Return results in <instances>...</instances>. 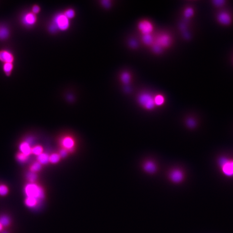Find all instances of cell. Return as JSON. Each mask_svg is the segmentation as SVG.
<instances>
[{
  "instance_id": "cell-16",
  "label": "cell",
  "mask_w": 233,
  "mask_h": 233,
  "mask_svg": "<svg viewBox=\"0 0 233 233\" xmlns=\"http://www.w3.org/2000/svg\"><path fill=\"white\" fill-rule=\"evenodd\" d=\"M13 64L12 63H4L3 65V70L4 73L7 76L10 75L13 69Z\"/></svg>"
},
{
  "instance_id": "cell-20",
  "label": "cell",
  "mask_w": 233,
  "mask_h": 233,
  "mask_svg": "<svg viewBox=\"0 0 233 233\" xmlns=\"http://www.w3.org/2000/svg\"><path fill=\"white\" fill-rule=\"evenodd\" d=\"M43 148L42 146L40 145L34 146L32 148V154L37 155V156L43 153Z\"/></svg>"
},
{
  "instance_id": "cell-2",
  "label": "cell",
  "mask_w": 233,
  "mask_h": 233,
  "mask_svg": "<svg viewBox=\"0 0 233 233\" xmlns=\"http://www.w3.org/2000/svg\"><path fill=\"white\" fill-rule=\"evenodd\" d=\"M53 24L55 26L57 29H59L61 31H65L69 28V19L66 17L63 13L59 14L55 17Z\"/></svg>"
},
{
  "instance_id": "cell-8",
  "label": "cell",
  "mask_w": 233,
  "mask_h": 233,
  "mask_svg": "<svg viewBox=\"0 0 233 233\" xmlns=\"http://www.w3.org/2000/svg\"><path fill=\"white\" fill-rule=\"evenodd\" d=\"M37 19L36 14L30 12L26 13L22 17V21L25 25L27 26H32L34 25L37 21Z\"/></svg>"
},
{
  "instance_id": "cell-30",
  "label": "cell",
  "mask_w": 233,
  "mask_h": 233,
  "mask_svg": "<svg viewBox=\"0 0 233 233\" xmlns=\"http://www.w3.org/2000/svg\"><path fill=\"white\" fill-rule=\"evenodd\" d=\"M193 14V10L191 8H188L185 10L184 16L187 18H189Z\"/></svg>"
},
{
  "instance_id": "cell-24",
  "label": "cell",
  "mask_w": 233,
  "mask_h": 233,
  "mask_svg": "<svg viewBox=\"0 0 233 233\" xmlns=\"http://www.w3.org/2000/svg\"><path fill=\"white\" fill-rule=\"evenodd\" d=\"M121 80L124 84H129L131 80V76L129 73L124 72L121 74Z\"/></svg>"
},
{
  "instance_id": "cell-18",
  "label": "cell",
  "mask_w": 233,
  "mask_h": 233,
  "mask_svg": "<svg viewBox=\"0 0 233 233\" xmlns=\"http://www.w3.org/2000/svg\"><path fill=\"white\" fill-rule=\"evenodd\" d=\"M42 165L38 161L33 162L30 167V171L34 173H37L41 170Z\"/></svg>"
},
{
  "instance_id": "cell-21",
  "label": "cell",
  "mask_w": 233,
  "mask_h": 233,
  "mask_svg": "<svg viewBox=\"0 0 233 233\" xmlns=\"http://www.w3.org/2000/svg\"><path fill=\"white\" fill-rule=\"evenodd\" d=\"M29 156H27L21 152H18L16 155V158L17 161L21 163H25L29 159Z\"/></svg>"
},
{
  "instance_id": "cell-17",
  "label": "cell",
  "mask_w": 233,
  "mask_h": 233,
  "mask_svg": "<svg viewBox=\"0 0 233 233\" xmlns=\"http://www.w3.org/2000/svg\"><path fill=\"white\" fill-rule=\"evenodd\" d=\"M143 42L146 45H151L153 44V38L150 34H145L143 36Z\"/></svg>"
},
{
  "instance_id": "cell-14",
  "label": "cell",
  "mask_w": 233,
  "mask_h": 233,
  "mask_svg": "<svg viewBox=\"0 0 233 233\" xmlns=\"http://www.w3.org/2000/svg\"><path fill=\"white\" fill-rule=\"evenodd\" d=\"M39 200L34 198L26 197L25 199V203L27 207L33 208L37 206L39 203Z\"/></svg>"
},
{
  "instance_id": "cell-5",
  "label": "cell",
  "mask_w": 233,
  "mask_h": 233,
  "mask_svg": "<svg viewBox=\"0 0 233 233\" xmlns=\"http://www.w3.org/2000/svg\"><path fill=\"white\" fill-rule=\"evenodd\" d=\"M217 19L219 23L223 26H229L232 22V15L226 11H222L217 15Z\"/></svg>"
},
{
  "instance_id": "cell-10",
  "label": "cell",
  "mask_w": 233,
  "mask_h": 233,
  "mask_svg": "<svg viewBox=\"0 0 233 233\" xmlns=\"http://www.w3.org/2000/svg\"><path fill=\"white\" fill-rule=\"evenodd\" d=\"M32 148L30 143L28 141L22 142L19 146L20 152L28 156L32 154Z\"/></svg>"
},
{
  "instance_id": "cell-34",
  "label": "cell",
  "mask_w": 233,
  "mask_h": 233,
  "mask_svg": "<svg viewBox=\"0 0 233 233\" xmlns=\"http://www.w3.org/2000/svg\"><path fill=\"white\" fill-rule=\"evenodd\" d=\"M40 7L39 6L37 5L33 6V8H32V13H33L35 14L39 13L40 12Z\"/></svg>"
},
{
  "instance_id": "cell-38",
  "label": "cell",
  "mask_w": 233,
  "mask_h": 233,
  "mask_svg": "<svg viewBox=\"0 0 233 233\" xmlns=\"http://www.w3.org/2000/svg\"><path fill=\"white\" fill-rule=\"evenodd\" d=\"M2 233H7V232H2Z\"/></svg>"
},
{
  "instance_id": "cell-11",
  "label": "cell",
  "mask_w": 233,
  "mask_h": 233,
  "mask_svg": "<svg viewBox=\"0 0 233 233\" xmlns=\"http://www.w3.org/2000/svg\"><path fill=\"white\" fill-rule=\"evenodd\" d=\"M183 173L180 170H173L170 174V179L174 183H180L183 180Z\"/></svg>"
},
{
  "instance_id": "cell-26",
  "label": "cell",
  "mask_w": 233,
  "mask_h": 233,
  "mask_svg": "<svg viewBox=\"0 0 233 233\" xmlns=\"http://www.w3.org/2000/svg\"><path fill=\"white\" fill-rule=\"evenodd\" d=\"M164 98L161 95H158L154 99L155 103L157 105H161L164 102Z\"/></svg>"
},
{
  "instance_id": "cell-37",
  "label": "cell",
  "mask_w": 233,
  "mask_h": 233,
  "mask_svg": "<svg viewBox=\"0 0 233 233\" xmlns=\"http://www.w3.org/2000/svg\"><path fill=\"white\" fill-rule=\"evenodd\" d=\"M3 226H2L1 224L0 223V232H1V231H2V230L3 229Z\"/></svg>"
},
{
  "instance_id": "cell-28",
  "label": "cell",
  "mask_w": 233,
  "mask_h": 233,
  "mask_svg": "<svg viewBox=\"0 0 233 233\" xmlns=\"http://www.w3.org/2000/svg\"><path fill=\"white\" fill-rule=\"evenodd\" d=\"M212 4L216 7H222L226 4V1L223 0H216L212 1Z\"/></svg>"
},
{
  "instance_id": "cell-4",
  "label": "cell",
  "mask_w": 233,
  "mask_h": 233,
  "mask_svg": "<svg viewBox=\"0 0 233 233\" xmlns=\"http://www.w3.org/2000/svg\"><path fill=\"white\" fill-rule=\"evenodd\" d=\"M219 164L224 175L228 177L233 176V160L222 158L219 160Z\"/></svg>"
},
{
  "instance_id": "cell-23",
  "label": "cell",
  "mask_w": 233,
  "mask_h": 233,
  "mask_svg": "<svg viewBox=\"0 0 233 233\" xmlns=\"http://www.w3.org/2000/svg\"><path fill=\"white\" fill-rule=\"evenodd\" d=\"M0 223L3 227H6L10 223V219L6 215H2L0 217Z\"/></svg>"
},
{
  "instance_id": "cell-31",
  "label": "cell",
  "mask_w": 233,
  "mask_h": 233,
  "mask_svg": "<svg viewBox=\"0 0 233 233\" xmlns=\"http://www.w3.org/2000/svg\"><path fill=\"white\" fill-rule=\"evenodd\" d=\"M152 48L153 52L156 53H159L161 52L162 51V49H163L159 45L155 43L153 44Z\"/></svg>"
},
{
  "instance_id": "cell-15",
  "label": "cell",
  "mask_w": 233,
  "mask_h": 233,
  "mask_svg": "<svg viewBox=\"0 0 233 233\" xmlns=\"http://www.w3.org/2000/svg\"><path fill=\"white\" fill-rule=\"evenodd\" d=\"M144 168L146 172L149 173H154L156 169L155 164L151 161L146 162L144 165Z\"/></svg>"
},
{
  "instance_id": "cell-6",
  "label": "cell",
  "mask_w": 233,
  "mask_h": 233,
  "mask_svg": "<svg viewBox=\"0 0 233 233\" xmlns=\"http://www.w3.org/2000/svg\"><path fill=\"white\" fill-rule=\"evenodd\" d=\"M171 40L170 37L166 34H162L158 36L155 40V43L160 46L161 48L167 47L171 43Z\"/></svg>"
},
{
  "instance_id": "cell-29",
  "label": "cell",
  "mask_w": 233,
  "mask_h": 233,
  "mask_svg": "<svg viewBox=\"0 0 233 233\" xmlns=\"http://www.w3.org/2000/svg\"><path fill=\"white\" fill-rule=\"evenodd\" d=\"M8 35V31L5 28L0 29V39H4L6 38Z\"/></svg>"
},
{
  "instance_id": "cell-22",
  "label": "cell",
  "mask_w": 233,
  "mask_h": 233,
  "mask_svg": "<svg viewBox=\"0 0 233 233\" xmlns=\"http://www.w3.org/2000/svg\"><path fill=\"white\" fill-rule=\"evenodd\" d=\"M60 158L61 157L59 154H52L49 155V162H51L52 164H56L60 161Z\"/></svg>"
},
{
  "instance_id": "cell-32",
  "label": "cell",
  "mask_w": 233,
  "mask_h": 233,
  "mask_svg": "<svg viewBox=\"0 0 233 233\" xmlns=\"http://www.w3.org/2000/svg\"><path fill=\"white\" fill-rule=\"evenodd\" d=\"M60 156L61 158H65L67 156V150L65 149H62L60 151L59 153Z\"/></svg>"
},
{
  "instance_id": "cell-13",
  "label": "cell",
  "mask_w": 233,
  "mask_h": 233,
  "mask_svg": "<svg viewBox=\"0 0 233 233\" xmlns=\"http://www.w3.org/2000/svg\"><path fill=\"white\" fill-rule=\"evenodd\" d=\"M37 160L42 165L47 164L49 162V155L47 153L43 152L37 156Z\"/></svg>"
},
{
  "instance_id": "cell-39",
  "label": "cell",
  "mask_w": 233,
  "mask_h": 233,
  "mask_svg": "<svg viewBox=\"0 0 233 233\" xmlns=\"http://www.w3.org/2000/svg\"></svg>"
},
{
  "instance_id": "cell-36",
  "label": "cell",
  "mask_w": 233,
  "mask_h": 233,
  "mask_svg": "<svg viewBox=\"0 0 233 233\" xmlns=\"http://www.w3.org/2000/svg\"><path fill=\"white\" fill-rule=\"evenodd\" d=\"M130 45L131 47L135 48L137 46V43L134 40H132L130 41Z\"/></svg>"
},
{
  "instance_id": "cell-1",
  "label": "cell",
  "mask_w": 233,
  "mask_h": 233,
  "mask_svg": "<svg viewBox=\"0 0 233 233\" xmlns=\"http://www.w3.org/2000/svg\"><path fill=\"white\" fill-rule=\"evenodd\" d=\"M24 192L26 197L34 198L39 201L44 198L43 190L35 183H29L25 186Z\"/></svg>"
},
{
  "instance_id": "cell-12",
  "label": "cell",
  "mask_w": 233,
  "mask_h": 233,
  "mask_svg": "<svg viewBox=\"0 0 233 233\" xmlns=\"http://www.w3.org/2000/svg\"><path fill=\"white\" fill-rule=\"evenodd\" d=\"M61 145L63 148L67 150H71L73 149L75 145V142L72 138L69 137H66L62 139L61 140Z\"/></svg>"
},
{
  "instance_id": "cell-3",
  "label": "cell",
  "mask_w": 233,
  "mask_h": 233,
  "mask_svg": "<svg viewBox=\"0 0 233 233\" xmlns=\"http://www.w3.org/2000/svg\"><path fill=\"white\" fill-rule=\"evenodd\" d=\"M138 101L140 104L147 109H152L155 105L154 99L151 95L146 93L140 95Z\"/></svg>"
},
{
  "instance_id": "cell-27",
  "label": "cell",
  "mask_w": 233,
  "mask_h": 233,
  "mask_svg": "<svg viewBox=\"0 0 233 233\" xmlns=\"http://www.w3.org/2000/svg\"><path fill=\"white\" fill-rule=\"evenodd\" d=\"M8 192V189L6 186L5 185H0V195L4 196L7 194Z\"/></svg>"
},
{
  "instance_id": "cell-25",
  "label": "cell",
  "mask_w": 233,
  "mask_h": 233,
  "mask_svg": "<svg viewBox=\"0 0 233 233\" xmlns=\"http://www.w3.org/2000/svg\"><path fill=\"white\" fill-rule=\"evenodd\" d=\"M63 14L68 19H71L75 16V12L73 10L69 9L66 10L63 13Z\"/></svg>"
},
{
  "instance_id": "cell-7",
  "label": "cell",
  "mask_w": 233,
  "mask_h": 233,
  "mask_svg": "<svg viewBox=\"0 0 233 233\" xmlns=\"http://www.w3.org/2000/svg\"><path fill=\"white\" fill-rule=\"evenodd\" d=\"M139 29L143 35L149 34L153 30L152 24L148 21H141L139 24Z\"/></svg>"
},
{
  "instance_id": "cell-9",
  "label": "cell",
  "mask_w": 233,
  "mask_h": 233,
  "mask_svg": "<svg viewBox=\"0 0 233 233\" xmlns=\"http://www.w3.org/2000/svg\"><path fill=\"white\" fill-rule=\"evenodd\" d=\"M14 60V57L10 52L6 50L0 51V60L4 63H13Z\"/></svg>"
},
{
  "instance_id": "cell-35",
  "label": "cell",
  "mask_w": 233,
  "mask_h": 233,
  "mask_svg": "<svg viewBox=\"0 0 233 233\" xmlns=\"http://www.w3.org/2000/svg\"><path fill=\"white\" fill-rule=\"evenodd\" d=\"M102 5L103 6L107 8L110 7L111 4V1H102Z\"/></svg>"
},
{
  "instance_id": "cell-33",
  "label": "cell",
  "mask_w": 233,
  "mask_h": 233,
  "mask_svg": "<svg viewBox=\"0 0 233 233\" xmlns=\"http://www.w3.org/2000/svg\"><path fill=\"white\" fill-rule=\"evenodd\" d=\"M187 124L189 127L192 128L194 127L196 125L194 120L192 119H189L187 120Z\"/></svg>"
},
{
  "instance_id": "cell-19",
  "label": "cell",
  "mask_w": 233,
  "mask_h": 233,
  "mask_svg": "<svg viewBox=\"0 0 233 233\" xmlns=\"http://www.w3.org/2000/svg\"><path fill=\"white\" fill-rule=\"evenodd\" d=\"M26 178L30 183H34L37 180V176L36 173L30 171L26 174Z\"/></svg>"
}]
</instances>
